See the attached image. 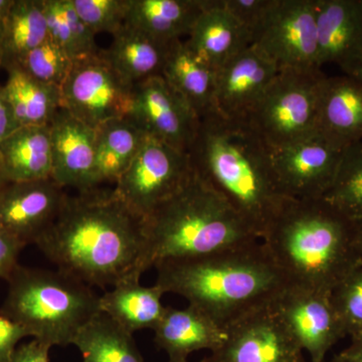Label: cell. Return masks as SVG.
I'll return each mask as SVG.
<instances>
[{
	"label": "cell",
	"mask_w": 362,
	"mask_h": 362,
	"mask_svg": "<svg viewBox=\"0 0 362 362\" xmlns=\"http://www.w3.org/2000/svg\"><path fill=\"white\" fill-rule=\"evenodd\" d=\"M153 331L154 342L168 354L169 362H188L194 352L214 351L226 337L225 327L192 305L183 309L166 307Z\"/></svg>",
	"instance_id": "obj_20"
},
{
	"label": "cell",
	"mask_w": 362,
	"mask_h": 362,
	"mask_svg": "<svg viewBox=\"0 0 362 362\" xmlns=\"http://www.w3.org/2000/svg\"><path fill=\"white\" fill-rule=\"evenodd\" d=\"M71 6L95 33L112 35L125 25L127 0H71Z\"/></svg>",
	"instance_id": "obj_34"
},
{
	"label": "cell",
	"mask_w": 362,
	"mask_h": 362,
	"mask_svg": "<svg viewBox=\"0 0 362 362\" xmlns=\"http://www.w3.org/2000/svg\"><path fill=\"white\" fill-rule=\"evenodd\" d=\"M0 314L18 323L33 339L65 347L100 310L90 286L59 270L18 266L7 281Z\"/></svg>",
	"instance_id": "obj_6"
},
{
	"label": "cell",
	"mask_w": 362,
	"mask_h": 362,
	"mask_svg": "<svg viewBox=\"0 0 362 362\" xmlns=\"http://www.w3.org/2000/svg\"><path fill=\"white\" fill-rule=\"evenodd\" d=\"M25 245L0 228V279L8 281L16 270L18 257Z\"/></svg>",
	"instance_id": "obj_36"
},
{
	"label": "cell",
	"mask_w": 362,
	"mask_h": 362,
	"mask_svg": "<svg viewBox=\"0 0 362 362\" xmlns=\"http://www.w3.org/2000/svg\"><path fill=\"white\" fill-rule=\"evenodd\" d=\"M169 362V361H168Z\"/></svg>",
	"instance_id": "obj_47"
},
{
	"label": "cell",
	"mask_w": 362,
	"mask_h": 362,
	"mask_svg": "<svg viewBox=\"0 0 362 362\" xmlns=\"http://www.w3.org/2000/svg\"><path fill=\"white\" fill-rule=\"evenodd\" d=\"M317 136L344 150L362 141V83L350 76H324L319 97Z\"/></svg>",
	"instance_id": "obj_19"
},
{
	"label": "cell",
	"mask_w": 362,
	"mask_h": 362,
	"mask_svg": "<svg viewBox=\"0 0 362 362\" xmlns=\"http://www.w3.org/2000/svg\"><path fill=\"white\" fill-rule=\"evenodd\" d=\"M4 21H0V68H1L2 62V42H4Z\"/></svg>",
	"instance_id": "obj_43"
},
{
	"label": "cell",
	"mask_w": 362,
	"mask_h": 362,
	"mask_svg": "<svg viewBox=\"0 0 362 362\" xmlns=\"http://www.w3.org/2000/svg\"><path fill=\"white\" fill-rule=\"evenodd\" d=\"M6 181L2 178V176L0 175V192H1L2 188H4V185H6Z\"/></svg>",
	"instance_id": "obj_46"
},
{
	"label": "cell",
	"mask_w": 362,
	"mask_h": 362,
	"mask_svg": "<svg viewBox=\"0 0 362 362\" xmlns=\"http://www.w3.org/2000/svg\"><path fill=\"white\" fill-rule=\"evenodd\" d=\"M350 344L340 356L350 362H362V332L350 337Z\"/></svg>",
	"instance_id": "obj_40"
},
{
	"label": "cell",
	"mask_w": 362,
	"mask_h": 362,
	"mask_svg": "<svg viewBox=\"0 0 362 362\" xmlns=\"http://www.w3.org/2000/svg\"><path fill=\"white\" fill-rule=\"evenodd\" d=\"M132 89L117 75L101 51L73 62L61 86L62 107L96 130L109 121L128 115Z\"/></svg>",
	"instance_id": "obj_10"
},
{
	"label": "cell",
	"mask_w": 362,
	"mask_h": 362,
	"mask_svg": "<svg viewBox=\"0 0 362 362\" xmlns=\"http://www.w3.org/2000/svg\"><path fill=\"white\" fill-rule=\"evenodd\" d=\"M156 285L187 300L223 327L270 305L289 286L261 240L156 266Z\"/></svg>",
	"instance_id": "obj_3"
},
{
	"label": "cell",
	"mask_w": 362,
	"mask_h": 362,
	"mask_svg": "<svg viewBox=\"0 0 362 362\" xmlns=\"http://www.w3.org/2000/svg\"><path fill=\"white\" fill-rule=\"evenodd\" d=\"M204 6V0H127L125 25L171 45L189 35Z\"/></svg>",
	"instance_id": "obj_22"
},
{
	"label": "cell",
	"mask_w": 362,
	"mask_h": 362,
	"mask_svg": "<svg viewBox=\"0 0 362 362\" xmlns=\"http://www.w3.org/2000/svg\"><path fill=\"white\" fill-rule=\"evenodd\" d=\"M322 71H279L245 119L272 148L317 136Z\"/></svg>",
	"instance_id": "obj_7"
},
{
	"label": "cell",
	"mask_w": 362,
	"mask_h": 362,
	"mask_svg": "<svg viewBox=\"0 0 362 362\" xmlns=\"http://www.w3.org/2000/svg\"><path fill=\"white\" fill-rule=\"evenodd\" d=\"M344 75L350 76V77L356 78L362 83V61L359 62L352 70H350L347 74H344Z\"/></svg>",
	"instance_id": "obj_42"
},
{
	"label": "cell",
	"mask_w": 362,
	"mask_h": 362,
	"mask_svg": "<svg viewBox=\"0 0 362 362\" xmlns=\"http://www.w3.org/2000/svg\"><path fill=\"white\" fill-rule=\"evenodd\" d=\"M325 362H350L349 361H347V359L343 358L340 354H337V356H334L332 357V358L330 359V361H325Z\"/></svg>",
	"instance_id": "obj_45"
},
{
	"label": "cell",
	"mask_w": 362,
	"mask_h": 362,
	"mask_svg": "<svg viewBox=\"0 0 362 362\" xmlns=\"http://www.w3.org/2000/svg\"><path fill=\"white\" fill-rule=\"evenodd\" d=\"M28 337L21 326L0 314V362H8L18 342Z\"/></svg>",
	"instance_id": "obj_37"
},
{
	"label": "cell",
	"mask_w": 362,
	"mask_h": 362,
	"mask_svg": "<svg viewBox=\"0 0 362 362\" xmlns=\"http://www.w3.org/2000/svg\"><path fill=\"white\" fill-rule=\"evenodd\" d=\"M188 156L194 173L230 202L261 240L294 199L279 182L272 147L246 121L216 112L202 117Z\"/></svg>",
	"instance_id": "obj_2"
},
{
	"label": "cell",
	"mask_w": 362,
	"mask_h": 362,
	"mask_svg": "<svg viewBox=\"0 0 362 362\" xmlns=\"http://www.w3.org/2000/svg\"><path fill=\"white\" fill-rule=\"evenodd\" d=\"M49 126H21L0 142V175L6 182L52 177Z\"/></svg>",
	"instance_id": "obj_23"
},
{
	"label": "cell",
	"mask_w": 362,
	"mask_h": 362,
	"mask_svg": "<svg viewBox=\"0 0 362 362\" xmlns=\"http://www.w3.org/2000/svg\"><path fill=\"white\" fill-rule=\"evenodd\" d=\"M21 127L11 104L1 92L0 86V142Z\"/></svg>",
	"instance_id": "obj_39"
},
{
	"label": "cell",
	"mask_w": 362,
	"mask_h": 362,
	"mask_svg": "<svg viewBox=\"0 0 362 362\" xmlns=\"http://www.w3.org/2000/svg\"><path fill=\"white\" fill-rule=\"evenodd\" d=\"M162 77L199 119L214 112L216 71L185 40H176L169 47Z\"/></svg>",
	"instance_id": "obj_24"
},
{
	"label": "cell",
	"mask_w": 362,
	"mask_h": 362,
	"mask_svg": "<svg viewBox=\"0 0 362 362\" xmlns=\"http://www.w3.org/2000/svg\"><path fill=\"white\" fill-rule=\"evenodd\" d=\"M357 228V243H358L359 252L362 259V223L361 226H356Z\"/></svg>",
	"instance_id": "obj_44"
},
{
	"label": "cell",
	"mask_w": 362,
	"mask_h": 362,
	"mask_svg": "<svg viewBox=\"0 0 362 362\" xmlns=\"http://www.w3.org/2000/svg\"><path fill=\"white\" fill-rule=\"evenodd\" d=\"M52 178L63 188L78 192L95 189L96 130L81 122L62 107L49 124Z\"/></svg>",
	"instance_id": "obj_17"
},
{
	"label": "cell",
	"mask_w": 362,
	"mask_h": 362,
	"mask_svg": "<svg viewBox=\"0 0 362 362\" xmlns=\"http://www.w3.org/2000/svg\"><path fill=\"white\" fill-rule=\"evenodd\" d=\"M16 0H0V21H4L8 16Z\"/></svg>",
	"instance_id": "obj_41"
},
{
	"label": "cell",
	"mask_w": 362,
	"mask_h": 362,
	"mask_svg": "<svg viewBox=\"0 0 362 362\" xmlns=\"http://www.w3.org/2000/svg\"><path fill=\"white\" fill-rule=\"evenodd\" d=\"M35 245L59 270L90 287L142 276V220L114 189L66 194L58 218Z\"/></svg>",
	"instance_id": "obj_1"
},
{
	"label": "cell",
	"mask_w": 362,
	"mask_h": 362,
	"mask_svg": "<svg viewBox=\"0 0 362 362\" xmlns=\"http://www.w3.org/2000/svg\"><path fill=\"white\" fill-rule=\"evenodd\" d=\"M129 117L145 133L189 154L201 119L162 76L135 85Z\"/></svg>",
	"instance_id": "obj_12"
},
{
	"label": "cell",
	"mask_w": 362,
	"mask_h": 362,
	"mask_svg": "<svg viewBox=\"0 0 362 362\" xmlns=\"http://www.w3.org/2000/svg\"><path fill=\"white\" fill-rule=\"evenodd\" d=\"M189 156L147 135L129 168L113 188L138 218H146L192 175Z\"/></svg>",
	"instance_id": "obj_9"
},
{
	"label": "cell",
	"mask_w": 362,
	"mask_h": 362,
	"mask_svg": "<svg viewBox=\"0 0 362 362\" xmlns=\"http://www.w3.org/2000/svg\"><path fill=\"white\" fill-rule=\"evenodd\" d=\"M289 285L331 294L361 265L356 226L321 199H291L261 240Z\"/></svg>",
	"instance_id": "obj_4"
},
{
	"label": "cell",
	"mask_w": 362,
	"mask_h": 362,
	"mask_svg": "<svg viewBox=\"0 0 362 362\" xmlns=\"http://www.w3.org/2000/svg\"><path fill=\"white\" fill-rule=\"evenodd\" d=\"M322 199L354 226L362 223V141L342 151L337 175Z\"/></svg>",
	"instance_id": "obj_31"
},
{
	"label": "cell",
	"mask_w": 362,
	"mask_h": 362,
	"mask_svg": "<svg viewBox=\"0 0 362 362\" xmlns=\"http://www.w3.org/2000/svg\"><path fill=\"white\" fill-rule=\"evenodd\" d=\"M7 73L1 92L21 126H45L62 108L61 88L45 84L25 73L21 66L4 69Z\"/></svg>",
	"instance_id": "obj_28"
},
{
	"label": "cell",
	"mask_w": 362,
	"mask_h": 362,
	"mask_svg": "<svg viewBox=\"0 0 362 362\" xmlns=\"http://www.w3.org/2000/svg\"><path fill=\"white\" fill-rule=\"evenodd\" d=\"M221 346L202 362H307L272 304L228 325Z\"/></svg>",
	"instance_id": "obj_11"
},
{
	"label": "cell",
	"mask_w": 362,
	"mask_h": 362,
	"mask_svg": "<svg viewBox=\"0 0 362 362\" xmlns=\"http://www.w3.org/2000/svg\"><path fill=\"white\" fill-rule=\"evenodd\" d=\"M343 150L319 136L272 148L274 169L281 187L294 199H321L337 175Z\"/></svg>",
	"instance_id": "obj_15"
},
{
	"label": "cell",
	"mask_w": 362,
	"mask_h": 362,
	"mask_svg": "<svg viewBox=\"0 0 362 362\" xmlns=\"http://www.w3.org/2000/svg\"><path fill=\"white\" fill-rule=\"evenodd\" d=\"M71 66L70 57L49 37L28 52L18 65L35 80L59 88L65 82Z\"/></svg>",
	"instance_id": "obj_32"
},
{
	"label": "cell",
	"mask_w": 362,
	"mask_h": 362,
	"mask_svg": "<svg viewBox=\"0 0 362 362\" xmlns=\"http://www.w3.org/2000/svg\"><path fill=\"white\" fill-rule=\"evenodd\" d=\"M276 0H220L221 6L249 33L254 30L275 4Z\"/></svg>",
	"instance_id": "obj_35"
},
{
	"label": "cell",
	"mask_w": 362,
	"mask_h": 362,
	"mask_svg": "<svg viewBox=\"0 0 362 362\" xmlns=\"http://www.w3.org/2000/svg\"><path fill=\"white\" fill-rule=\"evenodd\" d=\"M110 47L102 54L126 84L134 87L143 81L162 76L170 45L150 39L124 25L114 33Z\"/></svg>",
	"instance_id": "obj_25"
},
{
	"label": "cell",
	"mask_w": 362,
	"mask_h": 362,
	"mask_svg": "<svg viewBox=\"0 0 362 362\" xmlns=\"http://www.w3.org/2000/svg\"><path fill=\"white\" fill-rule=\"evenodd\" d=\"M73 345L82 354L83 362H145L133 334L103 312L83 326Z\"/></svg>",
	"instance_id": "obj_29"
},
{
	"label": "cell",
	"mask_w": 362,
	"mask_h": 362,
	"mask_svg": "<svg viewBox=\"0 0 362 362\" xmlns=\"http://www.w3.org/2000/svg\"><path fill=\"white\" fill-rule=\"evenodd\" d=\"M142 228V274L163 262L202 258L261 240L230 202L194 171L143 218Z\"/></svg>",
	"instance_id": "obj_5"
},
{
	"label": "cell",
	"mask_w": 362,
	"mask_h": 362,
	"mask_svg": "<svg viewBox=\"0 0 362 362\" xmlns=\"http://www.w3.org/2000/svg\"><path fill=\"white\" fill-rule=\"evenodd\" d=\"M163 295L158 286H143L139 277L131 276L100 296V310L131 334L153 330L165 312Z\"/></svg>",
	"instance_id": "obj_26"
},
{
	"label": "cell",
	"mask_w": 362,
	"mask_h": 362,
	"mask_svg": "<svg viewBox=\"0 0 362 362\" xmlns=\"http://www.w3.org/2000/svg\"><path fill=\"white\" fill-rule=\"evenodd\" d=\"M278 73L256 47H247L216 71L214 112L230 120H245Z\"/></svg>",
	"instance_id": "obj_16"
},
{
	"label": "cell",
	"mask_w": 362,
	"mask_h": 362,
	"mask_svg": "<svg viewBox=\"0 0 362 362\" xmlns=\"http://www.w3.org/2000/svg\"><path fill=\"white\" fill-rule=\"evenodd\" d=\"M66 194L52 177L7 182L0 192V228L25 246L35 244L58 218Z\"/></svg>",
	"instance_id": "obj_14"
},
{
	"label": "cell",
	"mask_w": 362,
	"mask_h": 362,
	"mask_svg": "<svg viewBox=\"0 0 362 362\" xmlns=\"http://www.w3.org/2000/svg\"><path fill=\"white\" fill-rule=\"evenodd\" d=\"M185 42L216 71L251 47L252 35L221 6L220 0H204V9Z\"/></svg>",
	"instance_id": "obj_21"
},
{
	"label": "cell",
	"mask_w": 362,
	"mask_h": 362,
	"mask_svg": "<svg viewBox=\"0 0 362 362\" xmlns=\"http://www.w3.org/2000/svg\"><path fill=\"white\" fill-rule=\"evenodd\" d=\"M51 349L49 345L33 339L16 347L8 362H49Z\"/></svg>",
	"instance_id": "obj_38"
},
{
	"label": "cell",
	"mask_w": 362,
	"mask_h": 362,
	"mask_svg": "<svg viewBox=\"0 0 362 362\" xmlns=\"http://www.w3.org/2000/svg\"><path fill=\"white\" fill-rule=\"evenodd\" d=\"M147 134L129 117L114 119L96 129L95 187L113 183L129 168Z\"/></svg>",
	"instance_id": "obj_27"
},
{
	"label": "cell",
	"mask_w": 362,
	"mask_h": 362,
	"mask_svg": "<svg viewBox=\"0 0 362 362\" xmlns=\"http://www.w3.org/2000/svg\"><path fill=\"white\" fill-rule=\"evenodd\" d=\"M4 23L1 68L20 65L49 39L42 0H16Z\"/></svg>",
	"instance_id": "obj_30"
},
{
	"label": "cell",
	"mask_w": 362,
	"mask_h": 362,
	"mask_svg": "<svg viewBox=\"0 0 362 362\" xmlns=\"http://www.w3.org/2000/svg\"><path fill=\"white\" fill-rule=\"evenodd\" d=\"M318 66L344 74L362 61V0H317Z\"/></svg>",
	"instance_id": "obj_18"
},
{
	"label": "cell",
	"mask_w": 362,
	"mask_h": 362,
	"mask_svg": "<svg viewBox=\"0 0 362 362\" xmlns=\"http://www.w3.org/2000/svg\"><path fill=\"white\" fill-rule=\"evenodd\" d=\"M346 337L362 332V262L331 293Z\"/></svg>",
	"instance_id": "obj_33"
},
{
	"label": "cell",
	"mask_w": 362,
	"mask_h": 362,
	"mask_svg": "<svg viewBox=\"0 0 362 362\" xmlns=\"http://www.w3.org/2000/svg\"><path fill=\"white\" fill-rule=\"evenodd\" d=\"M279 71H321L317 42V0H276L252 33V45Z\"/></svg>",
	"instance_id": "obj_8"
},
{
	"label": "cell",
	"mask_w": 362,
	"mask_h": 362,
	"mask_svg": "<svg viewBox=\"0 0 362 362\" xmlns=\"http://www.w3.org/2000/svg\"><path fill=\"white\" fill-rule=\"evenodd\" d=\"M272 306L310 362H325L330 349L346 337L331 294L289 285Z\"/></svg>",
	"instance_id": "obj_13"
}]
</instances>
